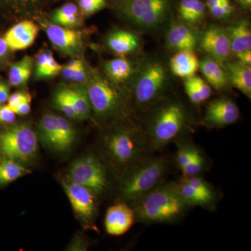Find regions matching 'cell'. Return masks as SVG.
<instances>
[{
  "mask_svg": "<svg viewBox=\"0 0 251 251\" xmlns=\"http://www.w3.org/2000/svg\"><path fill=\"white\" fill-rule=\"evenodd\" d=\"M104 151L110 163L126 174L148 158L150 146L146 133L135 126L117 127L104 135Z\"/></svg>",
  "mask_w": 251,
  "mask_h": 251,
  "instance_id": "obj_1",
  "label": "cell"
},
{
  "mask_svg": "<svg viewBox=\"0 0 251 251\" xmlns=\"http://www.w3.org/2000/svg\"><path fill=\"white\" fill-rule=\"evenodd\" d=\"M134 203L135 221L144 224H171L184 216L188 206L175 183L159 184Z\"/></svg>",
  "mask_w": 251,
  "mask_h": 251,
  "instance_id": "obj_2",
  "label": "cell"
},
{
  "mask_svg": "<svg viewBox=\"0 0 251 251\" xmlns=\"http://www.w3.org/2000/svg\"><path fill=\"white\" fill-rule=\"evenodd\" d=\"M188 122L184 105L173 100L161 105L154 112L146 135L150 148L159 150L176 139Z\"/></svg>",
  "mask_w": 251,
  "mask_h": 251,
  "instance_id": "obj_3",
  "label": "cell"
},
{
  "mask_svg": "<svg viewBox=\"0 0 251 251\" xmlns=\"http://www.w3.org/2000/svg\"><path fill=\"white\" fill-rule=\"evenodd\" d=\"M85 84L92 111L97 118L108 120L126 113L125 99L108 77L98 71L90 70Z\"/></svg>",
  "mask_w": 251,
  "mask_h": 251,
  "instance_id": "obj_4",
  "label": "cell"
},
{
  "mask_svg": "<svg viewBox=\"0 0 251 251\" xmlns=\"http://www.w3.org/2000/svg\"><path fill=\"white\" fill-rule=\"evenodd\" d=\"M168 161L163 157H148L126 174L120 188L122 198L135 201L160 184L167 170Z\"/></svg>",
  "mask_w": 251,
  "mask_h": 251,
  "instance_id": "obj_5",
  "label": "cell"
},
{
  "mask_svg": "<svg viewBox=\"0 0 251 251\" xmlns=\"http://www.w3.org/2000/svg\"><path fill=\"white\" fill-rule=\"evenodd\" d=\"M174 0H119L116 9L137 27L154 29L169 16Z\"/></svg>",
  "mask_w": 251,
  "mask_h": 251,
  "instance_id": "obj_6",
  "label": "cell"
},
{
  "mask_svg": "<svg viewBox=\"0 0 251 251\" xmlns=\"http://www.w3.org/2000/svg\"><path fill=\"white\" fill-rule=\"evenodd\" d=\"M38 151V136L30 126L18 124L0 132V152L6 158L28 162Z\"/></svg>",
  "mask_w": 251,
  "mask_h": 251,
  "instance_id": "obj_7",
  "label": "cell"
},
{
  "mask_svg": "<svg viewBox=\"0 0 251 251\" xmlns=\"http://www.w3.org/2000/svg\"><path fill=\"white\" fill-rule=\"evenodd\" d=\"M69 179L89 188L97 196L105 192L108 188L106 169L92 155L81 157L73 162L69 170Z\"/></svg>",
  "mask_w": 251,
  "mask_h": 251,
  "instance_id": "obj_8",
  "label": "cell"
},
{
  "mask_svg": "<svg viewBox=\"0 0 251 251\" xmlns=\"http://www.w3.org/2000/svg\"><path fill=\"white\" fill-rule=\"evenodd\" d=\"M166 82V72L161 63L149 62L140 72L135 85V103L140 107L153 103L161 95Z\"/></svg>",
  "mask_w": 251,
  "mask_h": 251,
  "instance_id": "obj_9",
  "label": "cell"
},
{
  "mask_svg": "<svg viewBox=\"0 0 251 251\" xmlns=\"http://www.w3.org/2000/svg\"><path fill=\"white\" fill-rule=\"evenodd\" d=\"M43 25L50 41L57 50L70 57H80L84 48L82 31L49 21L43 23Z\"/></svg>",
  "mask_w": 251,
  "mask_h": 251,
  "instance_id": "obj_10",
  "label": "cell"
},
{
  "mask_svg": "<svg viewBox=\"0 0 251 251\" xmlns=\"http://www.w3.org/2000/svg\"><path fill=\"white\" fill-rule=\"evenodd\" d=\"M64 188L74 212L84 222H92L97 211L96 195L89 188L69 179L64 182Z\"/></svg>",
  "mask_w": 251,
  "mask_h": 251,
  "instance_id": "obj_11",
  "label": "cell"
},
{
  "mask_svg": "<svg viewBox=\"0 0 251 251\" xmlns=\"http://www.w3.org/2000/svg\"><path fill=\"white\" fill-rule=\"evenodd\" d=\"M201 49L220 63L228 60L230 44L226 29L218 25L209 26L200 39Z\"/></svg>",
  "mask_w": 251,
  "mask_h": 251,
  "instance_id": "obj_12",
  "label": "cell"
},
{
  "mask_svg": "<svg viewBox=\"0 0 251 251\" xmlns=\"http://www.w3.org/2000/svg\"><path fill=\"white\" fill-rule=\"evenodd\" d=\"M239 115V107L231 99L219 98L207 105L203 122L207 126L221 128L235 123Z\"/></svg>",
  "mask_w": 251,
  "mask_h": 251,
  "instance_id": "obj_13",
  "label": "cell"
},
{
  "mask_svg": "<svg viewBox=\"0 0 251 251\" xmlns=\"http://www.w3.org/2000/svg\"><path fill=\"white\" fill-rule=\"evenodd\" d=\"M39 31V26L35 23L25 20L10 28L3 38L10 50H22L34 44Z\"/></svg>",
  "mask_w": 251,
  "mask_h": 251,
  "instance_id": "obj_14",
  "label": "cell"
},
{
  "mask_svg": "<svg viewBox=\"0 0 251 251\" xmlns=\"http://www.w3.org/2000/svg\"><path fill=\"white\" fill-rule=\"evenodd\" d=\"M135 221L133 209L125 203H119L108 208L105 217V229L110 235H122L129 230Z\"/></svg>",
  "mask_w": 251,
  "mask_h": 251,
  "instance_id": "obj_15",
  "label": "cell"
},
{
  "mask_svg": "<svg viewBox=\"0 0 251 251\" xmlns=\"http://www.w3.org/2000/svg\"><path fill=\"white\" fill-rule=\"evenodd\" d=\"M166 43L170 49L176 52L186 50H194L198 45V34L187 25L175 23L168 31Z\"/></svg>",
  "mask_w": 251,
  "mask_h": 251,
  "instance_id": "obj_16",
  "label": "cell"
},
{
  "mask_svg": "<svg viewBox=\"0 0 251 251\" xmlns=\"http://www.w3.org/2000/svg\"><path fill=\"white\" fill-rule=\"evenodd\" d=\"M224 68L229 84L240 91L248 98L251 97V67L239 61L224 62Z\"/></svg>",
  "mask_w": 251,
  "mask_h": 251,
  "instance_id": "obj_17",
  "label": "cell"
},
{
  "mask_svg": "<svg viewBox=\"0 0 251 251\" xmlns=\"http://www.w3.org/2000/svg\"><path fill=\"white\" fill-rule=\"evenodd\" d=\"M170 67L175 75L187 78L196 75L200 69V60L194 50L177 51L171 57Z\"/></svg>",
  "mask_w": 251,
  "mask_h": 251,
  "instance_id": "obj_18",
  "label": "cell"
},
{
  "mask_svg": "<svg viewBox=\"0 0 251 251\" xmlns=\"http://www.w3.org/2000/svg\"><path fill=\"white\" fill-rule=\"evenodd\" d=\"M226 29L230 44L231 53L251 50V30L247 19H240Z\"/></svg>",
  "mask_w": 251,
  "mask_h": 251,
  "instance_id": "obj_19",
  "label": "cell"
},
{
  "mask_svg": "<svg viewBox=\"0 0 251 251\" xmlns=\"http://www.w3.org/2000/svg\"><path fill=\"white\" fill-rule=\"evenodd\" d=\"M39 136L41 142L48 148L60 152V132L58 115L45 114L39 121Z\"/></svg>",
  "mask_w": 251,
  "mask_h": 251,
  "instance_id": "obj_20",
  "label": "cell"
},
{
  "mask_svg": "<svg viewBox=\"0 0 251 251\" xmlns=\"http://www.w3.org/2000/svg\"><path fill=\"white\" fill-rule=\"evenodd\" d=\"M107 46L120 57L131 53L139 46V38L130 31L118 29L112 31L106 39Z\"/></svg>",
  "mask_w": 251,
  "mask_h": 251,
  "instance_id": "obj_21",
  "label": "cell"
},
{
  "mask_svg": "<svg viewBox=\"0 0 251 251\" xmlns=\"http://www.w3.org/2000/svg\"><path fill=\"white\" fill-rule=\"evenodd\" d=\"M221 64L209 55L200 61V69L203 76L217 90H224L229 85L227 74Z\"/></svg>",
  "mask_w": 251,
  "mask_h": 251,
  "instance_id": "obj_22",
  "label": "cell"
},
{
  "mask_svg": "<svg viewBox=\"0 0 251 251\" xmlns=\"http://www.w3.org/2000/svg\"><path fill=\"white\" fill-rule=\"evenodd\" d=\"M104 71L107 77L114 84L122 83L134 74V67L125 57L110 59L104 63Z\"/></svg>",
  "mask_w": 251,
  "mask_h": 251,
  "instance_id": "obj_23",
  "label": "cell"
},
{
  "mask_svg": "<svg viewBox=\"0 0 251 251\" xmlns=\"http://www.w3.org/2000/svg\"><path fill=\"white\" fill-rule=\"evenodd\" d=\"M82 17L77 4L67 2L54 10L50 19L52 23L62 27L75 28L80 25Z\"/></svg>",
  "mask_w": 251,
  "mask_h": 251,
  "instance_id": "obj_24",
  "label": "cell"
},
{
  "mask_svg": "<svg viewBox=\"0 0 251 251\" xmlns=\"http://www.w3.org/2000/svg\"><path fill=\"white\" fill-rule=\"evenodd\" d=\"M62 68L54 59L53 54L49 50H44L36 55L34 75L36 79L50 78L59 75Z\"/></svg>",
  "mask_w": 251,
  "mask_h": 251,
  "instance_id": "obj_25",
  "label": "cell"
},
{
  "mask_svg": "<svg viewBox=\"0 0 251 251\" xmlns=\"http://www.w3.org/2000/svg\"><path fill=\"white\" fill-rule=\"evenodd\" d=\"M67 88L68 94L80 120L90 118L92 109L85 85L75 83L70 87L67 86Z\"/></svg>",
  "mask_w": 251,
  "mask_h": 251,
  "instance_id": "obj_26",
  "label": "cell"
},
{
  "mask_svg": "<svg viewBox=\"0 0 251 251\" xmlns=\"http://www.w3.org/2000/svg\"><path fill=\"white\" fill-rule=\"evenodd\" d=\"M34 69V59L25 55L21 60L11 66L9 72V83L12 87H24L27 83Z\"/></svg>",
  "mask_w": 251,
  "mask_h": 251,
  "instance_id": "obj_27",
  "label": "cell"
},
{
  "mask_svg": "<svg viewBox=\"0 0 251 251\" xmlns=\"http://www.w3.org/2000/svg\"><path fill=\"white\" fill-rule=\"evenodd\" d=\"M206 6L202 0H181L178 14L185 23L191 25L201 23L205 17Z\"/></svg>",
  "mask_w": 251,
  "mask_h": 251,
  "instance_id": "obj_28",
  "label": "cell"
},
{
  "mask_svg": "<svg viewBox=\"0 0 251 251\" xmlns=\"http://www.w3.org/2000/svg\"><path fill=\"white\" fill-rule=\"evenodd\" d=\"M184 88L188 99L194 104L202 103L211 95L209 84L202 77L196 75L185 78Z\"/></svg>",
  "mask_w": 251,
  "mask_h": 251,
  "instance_id": "obj_29",
  "label": "cell"
},
{
  "mask_svg": "<svg viewBox=\"0 0 251 251\" xmlns=\"http://www.w3.org/2000/svg\"><path fill=\"white\" fill-rule=\"evenodd\" d=\"M176 186L179 196L189 207L192 206H201L210 209L214 206V203L211 202L201 193L198 192L197 190L186 184L182 180L176 184Z\"/></svg>",
  "mask_w": 251,
  "mask_h": 251,
  "instance_id": "obj_30",
  "label": "cell"
},
{
  "mask_svg": "<svg viewBox=\"0 0 251 251\" xmlns=\"http://www.w3.org/2000/svg\"><path fill=\"white\" fill-rule=\"evenodd\" d=\"M27 173L20 162L6 158L0 163V184H9Z\"/></svg>",
  "mask_w": 251,
  "mask_h": 251,
  "instance_id": "obj_31",
  "label": "cell"
},
{
  "mask_svg": "<svg viewBox=\"0 0 251 251\" xmlns=\"http://www.w3.org/2000/svg\"><path fill=\"white\" fill-rule=\"evenodd\" d=\"M53 103L56 108L64 113L68 118L80 120L68 94L67 86H62L57 89L54 94Z\"/></svg>",
  "mask_w": 251,
  "mask_h": 251,
  "instance_id": "obj_32",
  "label": "cell"
},
{
  "mask_svg": "<svg viewBox=\"0 0 251 251\" xmlns=\"http://www.w3.org/2000/svg\"><path fill=\"white\" fill-rule=\"evenodd\" d=\"M204 165V158L202 153L198 149L195 148L189 161L181 171L182 172L184 177L198 176L202 172Z\"/></svg>",
  "mask_w": 251,
  "mask_h": 251,
  "instance_id": "obj_33",
  "label": "cell"
},
{
  "mask_svg": "<svg viewBox=\"0 0 251 251\" xmlns=\"http://www.w3.org/2000/svg\"><path fill=\"white\" fill-rule=\"evenodd\" d=\"M182 181L197 190L198 192L201 193L203 196L207 198L211 202L215 204V191L214 188L211 187L209 183L206 182L204 179L198 177V176L184 177Z\"/></svg>",
  "mask_w": 251,
  "mask_h": 251,
  "instance_id": "obj_34",
  "label": "cell"
},
{
  "mask_svg": "<svg viewBox=\"0 0 251 251\" xmlns=\"http://www.w3.org/2000/svg\"><path fill=\"white\" fill-rule=\"evenodd\" d=\"M77 5L83 17L96 14L106 6V0H77Z\"/></svg>",
  "mask_w": 251,
  "mask_h": 251,
  "instance_id": "obj_35",
  "label": "cell"
},
{
  "mask_svg": "<svg viewBox=\"0 0 251 251\" xmlns=\"http://www.w3.org/2000/svg\"><path fill=\"white\" fill-rule=\"evenodd\" d=\"M209 11L211 16L216 19H226L233 14L234 6L230 0H225L221 4L209 9Z\"/></svg>",
  "mask_w": 251,
  "mask_h": 251,
  "instance_id": "obj_36",
  "label": "cell"
},
{
  "mask_svg": "<svg viewBox=\"0 0 251 251\" xmlns=\"http://www.w3.org/2000/svg\"><path fill=\"white\" fill-rule=\"evenodd\" d=\"M195 147L193 145H181L178 149L176 152V164L181 170L189 161L190 158L192 156Z\"/></svg>",
  "mask_w": 251,
  "mask_h": 251,
  "instance_id": "obj_37",
  "label": "cell"
},
{
  "mask_svg": "<svg viewBox=\"0 0 251 251\" xmlns=\"http://www.w3.org/2000/svg\"><path fill=\"white\" fill-rule=\"evenodd\" d=\"M16 120V114L8 106L7 104L0 103V123L13 125Z\"/></svg>",
  "mask_w": 251,
  "mask_h": 251,
  "instance_id": "obj_38",
  "label": "cell"
},
{
  "mask_svg": "<svg viewBox=\"0 0 251 251\" xmlns=\"http://www.w3.org/2000/svg\"><path fill=\"white\" fill-rule=\"evenodd\" d=\"M83 63L84 62H82L81 59L78 58H75L71 60L70 62L68 63L67 65L64 66V67L62 68V72L61 73H62L63 77L68 80H71L73 75H74V74L76 72L77 69H78Z\"/></svg>",
  "mask_w": 251,
  "mask_h": 251,
  "instance_id": "obj_39",
  "label": "cell"
},
{
  "mask_svg": "<svg viewBox=\"0 0 251 251\" xmlns=\"http://www.w3.org/2000/svg\"><path fill=\"white\" fill-rule=\"evenodd\" d=\"M31 98V95L27 92H16L9 96L7 105L14 110L16 107L23 103L26 99Z\"/></svg>",
  "mask_w": 251,
  "mask_h": 251,
  "instance_id": "obj_40",
  "label": "cell"
},
{
  "mask_svg": "<svg viewBox=\"0 0 251 251\" xmlns=\"http://www.w3.org/2000/svg\"><path fill=\"white\" fill-rule=\"evenodd\" d=\"M7 1L17 7L28 9V8L36 6L41 2V0H7Z\"/></svg>",
  "mask_w": 251,
  "mask_h": 251,
  "instance_id": "obj_41",
  "label": "cell"
},
{
  "mask_svg": "<svg viewBox=\"0 0 251 251\" xmlns=\"http://www.w3.org/2000/svg\"><path fill=\"white\" fill-rule=\"evenodd\" d=\"M31 97L24 100L23 103L16 107L13 111L15 112L16 115H21V116L27 115L31 110Z\"/></svg>",
  "mask_w": 251,
  "mask_h": 251,
  "instance_id": "obj_42",
  "label": "cell"
},
{
  "mask_svg": "<svg viewBox=\"0 0 251 251\" xmlns=\"http://www.w3.org/2000/svg\"><path fill=\"white\" fill-rule=\"evenodd\" d=\"M10 96L9 86L0 77V103L7 102Z\"/></svg>",
  "mask_w": 251,
  "mask_h": 251,
  "instance_id": "obj_43",
  "label": "cell"
},
{
  "mask_svg": "<svg viewBox=\"0 0 251 251\" xmlns=\"http://www.w3.org/2000/svg\"><path fill=\"white\" fill-rule=\"evenodd\" d=\"M237 60L242 62L243 64L250 65L251 64V50L242 51L235 54Z\"/></svg>",
  "mask_w": 251,
  "mask_h": 251,
  "instance_id": "obj_44",
  "label": "cell"
},
{
  "mask_svg": "<svg viewBox=\"0 0 251 251\" xmlns=\"http://www.w3.org/2000/svg\"><path fill=\"white\" fill-rule=\"evenodd\" d=\"M9 48L5 42L4 38L0 37V59L3 58L9 51Z\"/></svg>",
  "mask_w": 251,
  "mask_h": 251,
  "instance_id": "obj_45",
  "label": "cell"
},
{
  "mask_svg": "<svg viewBox=\"0 0 251 251\" xmlns=\"http://www.w3.org/2000/svg\"><path fill=\"white\" fill-rule=\"evenodd\" d=\"M225 0H206V7H207L208 9H210L211 8L214 7V6H217L222 3Z\"/></svg>",
  "mask_w": 251,
  "mask_h": 251,
  "instance_id": "obj_46",
  "label": "cell"
},
{
  "mask_svg": "<svg viewBox=\"0 0 251 251\" xmlns=\"http://www.w3.org/2000/svg\"><path fill=\"white\" fill-rule=\"evenodd\" d=\"M251 6V0H245L244 1V9H250Z\"/></svg>",
  "mask_w": 251,
  "mask_h": 251,
  "instance_id": "obj_47",
  "label": "cell"
},
{
  "mask_svg": "<svg viewBox=\"0 0 251 251\" xmlns=\"http://www.w3.org/2000/svg\"><path fill=\"white\" fill-rule=\"evenodd\" d=\"M234 1H236V3H237L240 7L244 9V1H245V0H234Z\"/></svg>",
  "mask_w": 251,
  "mask_h": 251,
  "instance_id": "obj_48",
  "label": "cell"
}]
</instances>
